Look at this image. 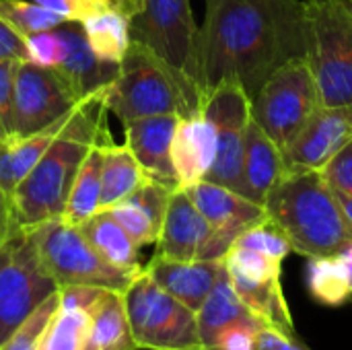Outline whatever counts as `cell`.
<instances>
[{
	"instance_id": "8",
	"label": "cell",
	"mask_w": 352,
	"mask_h": 350,
	"mask_svg": "<svg viewBox=\"0 0 352 350\" xmlns=\"http://www.w3.org/2000/svg\"><path fill=\"white\" fill-rule=\"evenodd\" d=\"M54 293L31 229L14 225L0 241V347Z\"/></svg>"
},
{
	"instance_id": "36",
	"label": "cell",
	"mask_w": 352,
	"mask_h": 350,
	"mask_svg": "<svg viewBox=\"0 0 352 350\" xmlns=\"http://www.w3.org/2000/svg\"><path fill=\"white\" fill-rule=\"evenodd\" d=\"M258 326L231 324L217 336L210 350H258Z\"/></svg>"
},
{
	"instance_id": "42",
	"label": "cell",
	"mask_w": 352,
	"mask_h": 350,
	"mask_svg": "<svg viewBox=\"0 0 352 350\" xmlns=\"http://www.w3.org/2000/svg\"><path fill=\"white\" fill-rule=\"evenodd\" d=\"M105 4H107L109 8H113V10L122 12L124 17L134 19V17L142 10L144 0H105Z\"/></svg>"
},
{
	"instance_id": "14",
	"label": "cell",
	"mask_w": 352,
	"mask_h": 350,
	"mask_svg": "<svg viewBox=\"0 0 352 350\" xmlns=\"http://www.w3.org/2000/svg\"><path fill=\"white\" fill-rule=\"evenodd\" d=\"M212 239V227L198 210L186 190H175L169 198L167 212L157 239V256L169 260H202Z\"/></svg>"
},
{
	"instance_id": "11",
	"label": "cell",
	"mask_w": 352,
	"mask_h": 350,
	"mask_svg": "<svg viewBox=\"0 0 352 350\" xmlns=\"http://www.w3.org/2000/svg\"><path fill=\"white\" fill-rule=\"evenodd\" d=\"M82 101L56 68L21 60L14 76L12 136L25 138L72 113Z\"/></svg>"
},
{
	"instance_id": "10",
	"label": "cell",
	"mask_w": 352,
	"mask_h": 350,
	"mask_svg": "<svg viewBox=\"0 0 352 350\" xmlns=\"http://www.w3.org/2000/svg\"><path fill=\"white\" fill-rule=\"evenodd\" d=\"M320 105V89L307 58H295L260 87L252 99V118L285 151Z\"/></svg>"
},
{
	"instance_id": "20",
	"label": "cell",
	"mask_w": 352,
	"mask_h": 350,
	"mask_svg": "<svg viewBox=\"0 0 352 350\" xmlns=\"http://www.w3.org/2000/svg\"><path fill=\"white\" fill-rule=\"evenodd\" d=\"M283 173H285L283 151L252 118V122L245 128V159H243L245 192L243 196L264 206L266 196L276 186Z\"/></svg>"
},
{
	"instance_id": "40",
	"label": "cell",
	"mask_w": 352,
	"mask_h": 350,
	"mask_svg": "<svg viewBox=\"0 0 352 350\" xmlns=\"http://www.w3.org/2000/svg\"><path fill=\"white\" fill-rule=\"evenodd\" d=\"M0 190L4 192V196L8 200L12 198V194L16 190V177H14V171H12L6 140H0Z\"/></svg>"
},
{
	"instance_id": "27",
	"label": "cell",
	"mask_w": 352,
	"mask_h": 350,
	"mask_svg": "<svg viewBox=\"0 0 352 350\" xmlns=\"http://www.w3.org/2000/svg\"><path fill=\"white\" fill-rule=\"evenodd\" d=\"M309 295L326 307H342L352 301V278L340 256L309 258L307 264Z\"/></svg>"
},
{
	"instance_id": "4",
	"label": "cell",
	"mask_w": 352,
	"mask_h": 350,
	"mask_svg": "<svg viewBox=\"0 0 352 350\" xmlns=\"http://www.w3.org/2000/svg\"><path fill=\"white\" fill-rule=\"evenodd\" d=\"M204 93L182 72L138 41L120 62L118 76L103 93V105L124 126L151 116L190 118L202 113Z\"/></svg>"
},
{
	"instance_id": "16",
	"label": "cell",
	"mask_w": 352,
	"mask_h": 350,
	"mask_svg": "<svg viewBox=\"0 0 352 350\" xmlns=\"http://www.w3.org/2000/svg\"><path fill=\"white\" fill-rule=\"evenodd\" d=\"M179 116H151L124 126L126 144L148 175V179L177 190V177L171 161V142Z\"/></svg>"
},
{
	"instance_id": "35",
	"label": "cell",
	"mask_w": 352,
	"mask_h": 350,
	"mask_svg": "<svg viewBox=\"0 0 352 350\" xmlns=\"http://www.w3.org/2000/svg\"><path fill=\"white\" fill-rule=\"evenodd\" d=\"M31 2H37L43 8L60 14L64 21H76V23H82L87 17L109 8L105 0H31Z\"/></svg>"
},
{
	"instance_id": "41",
	"label": "cell",
	"mask_w": 352,
	"mask_h": 350,
	"mask_svg": "<svg viewBox=\"0 0 352 350\" xmlns=\"http://www.w3.org/2000/svg\"><path fill=\"white\" fill-rule=\"evenodd\" d=\"M14 219H12V206L10 200L4 196V192L0 190V241L8 235V231L14 227Z\"/></svg>"
},
{
	"instance_id": "34",
	"label": "cell",
	"mask_w": 352,
	"mask_h": 350,
	"mask_svg": "<svg viewBox=\"0 0 352 350\" xmlns=\"http://www.w3.org/2000/svg\"><path fill=\"white\" fill-rule=\"evenodd\" d=\"M19 60H0V140L12 136V99Z\"/></svg>"
},
{
	"instance_id": "29",
	"label": "cell",
	"mask_w": 352,
	"mask_h": 350,
	"mask_svg": "<svg viewBox=\"0 0 352 350\" xmlns=\"http://www.w3.org/2000/svg\"><path fill=\"white\" fill-rule=\"evenodd\" d=\"M0 19L6 21L12 29H16L23 37L66 23L60 14L31 0H0Z\"/></svg>"
},
{
	"instance_id": "9",
	"label": "cell",
	"mask_w": 352,
	"mask_h": 350,
	"mask_svg": "<svg viewBox=\"0 0 352 350\" xmlns=\"http://www.w3.org/2000/svg\"><path fill=\"white\" fill-rule=\"evenodd\" d=\"M130 39L155 52L206 93L202 37L190 0H144L142 10L130 19Z\"/></svg>"
},
{
	"instance_id": "26",
	"label": "cell",
	"mask_w": 352,
	"mask_h": 350,
	"mask_svg": "<svg viewBox=\"0 0 352 350\" xmlns=\"http://www.w3.org/2000/svg\"><path fill=\"white\" fill-rule=\"evenodd\" d=\"M91 50L105 62L120 64L130 47V19L113 8L99 10L82 23Z\"/></svg>"
},
{
	"instance_id": "19",
	"label": "cell",
	"mask_w": 352,
	"mask_h": 350,
	"mask_svg": "<svg viewBox=\"0 0 352 350\" xmlns=\"http://www.w3.org/2000/svg\"><path fill=\"white\" fill-rule=\"evenodd\" d=\"M107 289L62 287L58 289V309L50 320L39 350H82L89 320L95 303Z\"/></svg>"
},
{
	"instance_id": "25",
	"label": "cell",
	"mask_w": 352,
	"mask_h": 350,
	"mask_svg": "<svg viewBox=\"0 0 352 350\" xmlns=\"http://www.w3.org/2000/svg\"><path fill=\"white\" fill-rule=\"evenodd\" d=\"M113 138L99 140L87 153L74 184L68 194L66 210L62 221L74 227H80L87 219L99 212L101 206V167H103V144L111 142Z\"/></svg>"
},
{
	"instance_id": "39",
	"label": "cell",
	"mask_w": 352,
	"mask_h": 350,
	"mask_svg": "<svg viewBox=\"0 0 352 350\" xmlns=\"http://www.w3.org/2000/svg\"><path fill=\"white\" fill-rule=\"evenodd\" d=\"M0 60H27L25 37L0 19Z\"/></svg>"
},
{
	"instance_id": "6",
	"label": "cell",
	"mask_w": 352,
	"mask_h": 350,
	"mask_svg": "<svg viewBox=\"0 0 352 350\" xmlns=\"http://www.w3.org/2000/svg\"><path fill=\"white\" fill-rule=\"evenodd\" d=\"M41 264L52 281L62 287H93L124 293L142 272L109 264L74 225L62 219L31 227Z\"/></svg>"
},
{
	"instance_id": "3",
	"label": "cell",
	"mask_w": 352,
	"mask_h": 350,
	"mask_svg": "<svg viewBox=\"0 0 352 350\" xmlns=\"http://www.w3.org/2000/svg\"><path fill=\"white\" fill-rule=\"evenodd\" d=\"M264 208L299 256H338L352 241V225L332 186L318 169L285 167V173L266 196Z\"/></svg>"
},
{
	"instance_id": "13",
	"label": "cell",
	"mask_w": 352,
	"mask_h": 350,
	"mask_svg": "<svg viewBox=\"0 0 352 350\" xmlns=\"http://www.w3.org/2000/svg\"><path fill=\"white\" fill-rule=\"evenodd\" d=\"M352 140V105H320L283 151L287 169L322 171Z\"/></svg>"
},
{
	"instance_id": "37",
	"label": "cell",
	"mask_w": 352,
	"mask_h": 350,
	"mask_svg": "<svg viewBox=\"0 0 352 350\" xmlns=\"http://www.w3.org/2000/svg\"><path fill=\"white\" fill-rule=\"evenodd\" d=\"M322 173L332 188L352 196V140L336 153V157H332Z\"/></svg>"
},
{
	"instance_id": "33",
	"label": "cell",
	"mask_w": 352,
	"mask_h": 350,
	"mask_svg": "<svg viewBox=\"0 0 352 350\" xmlns=\"http://www.w3.org/2000/svg\"><path fill=\"white\" fill-rule=\"evenodd\" d=\"M25 45L27 60L43 68H58L68 54V43L60 31V25L25 37Z\"/></svg>"
},
{
	"instance_id": "38",
	"label": "cell",
	"mask_w": 352,
	"mask_h": 350,
	"mask_svg": "<svg viewBox=\"0 0 352 350\" xmlns=\"http://www.w3.org/2000/svg\"><path fill=\"white\" fill-rule=\"evenodd\" d=\"M258 350H311L299 336L283 334L270 328H260L258 332Z\"/></svg>"
},
{
	"instance_id": "17",
	"label": "cell",
	"mask_w": 352,
	"mask_h": 350,
	"mask_svg": "<svg viewBox=\"0 0 352 350\" xmlns=\"http://www.w3.org/2000/svg\"><path fill=\"white\" fill-rule=\"evenodd\" d=\"M144 270L163 291L198 311L221 278L225 264L223 260H169L155 254Z\"/></svg>"
},
{
	"instance_id": "45",
	"label": "cell",
	"mask_w": 352,
	"mask_h": 350,
	"mask_svg": "<svg viewBox=\"0 0 352 350\" xmlns=\"http://www.w3.org/2000/svg\"><path fill=\"white\" fill-rule=\"evenodd\" d=\"M351 303H352V301H351Z\"/></svg>"
},
{
	"instance_id": "31",
	"label": "cell",
	"mask_w": 352,
	"mask_h": 350,
	"mask_svg": "<svg viewBox=\"0 0 352 350\" xmlns=\"http://www.w3.org/2000/svg\"><path fill=\"white\" fill-rule=\"evenodd\" d=\"M124 229L126 233L136 241L138 248L144 245H153L159 239L161 229L153 223V219L130 198H126L124 202H118L109 208H105Z\"/></svg>"
},
{
	"instance_id": "2",
	"label": "cell",
	"mask_w": 352,
	"mask_h": 350,
	"mask_svg": "<svg viewBox=\"0 0 352 350\" xmlns=\"http://www.w3.org/2000/svg\"><path fill=\"white\" fill-rule=\"evenodd\" d=\"M103 97L82 101L37 165L16 186L10 206L12 219L21 227H37L64 217L74 177L99 140L111 138Z\"/></svg>"
},
{
	"instance_id": "44",
	"label": "cell",
	"mask_w": 352,
	"mask_h": 350,
	"mask_svg": "<svg viewBox=\"0 0 352 350\" xmlns=\"http://www.w3.org/2000/svg\"><path fill=\"white\" fill-rule=\"evenodd\" d=\"M338 256H340L342 260H349V262H352V241H349V243L344 245V250H342Z\"/></svg>"
},
{
	"instance_id": "12",
	"label": "cell",
	"mask_w": 352,
	"mask_h": 350,
	"mask_svg": "<svg viewBox=\"0 0 352 350\" xmlns=\"http://www.w3.org/2000/svg\"><path fill=\"white\" fill-rule=\"evenodd\" d=\"M186 192L212 227V239L202 260H223L241 233L268 219L264 206L210 182H200Z\"/></svg>"
},
{
	"instance_id": "5",
	"label": "cell",
	"mask_w": 352,
	"mask_h": 350,
	"mask_svg": "<svg viewBox=\"0 0 352 350\" xmlns=\"http://www.w3.org/2000/svg\"><path fill=\"white\" fill-rule=\"evenodd\" d=\"M305 19L322 105H352V0H305Z\"/></svg>"
},
{
	"instance_id": "32",
	"label": "cell",
	"mask_w": 352,
	"mask_h": 350,
	"mask_svg": "<svg viewBox=\"0 0 352 350\" xmlns=\"http://www.w3.org/2000/svg\"><path fill=\"white\" fill-rule=\"evenodd\" d=\"M233 245H241V248H250V250H256L272 260H278L283 262L291 252V241L287 239V235L270 221L266 219L264 223L248 229L245 233H241L237 237V241Z\"/></svg>"
},
{
	"instance_id": "24",
	"label": "cell",
	"mask_w": 352,
	"mask_h": 350,
	"mask_svg": "<svg viewBox=\"0 0 352 350\" xmlns=\"http://www.w3.org/2000/svg\"><path fill=\"white\" fill-rule=\"evenodd\" d=\"M78 229L109 264L132 272H140L144 268L140 264V248L107 210L95 212Z\"/></svg>"
},
{
	"instance_id": "18",
	"label": "cell",
	"mask_w": 352,
	"mask_h": 350,
	"mask_svg": "<svg viewBox=\"0 0 352 350\" xmlns=\"http://www.w3.org/2000/svg\"><path fill=\"white\" fill-rule=\"evenodd\" d=\"M217 155V128L202 113L179 118L173 142L171 161L179 190H188L204 182Z\"/></svg>"
},
{
	"instance_id": "1",
	"label": "cell",
	"mask_w": 352,
	"mask_h": 350,
	"mask_svg": "<svg viewBox=\"0 0 352 350\" xmlns=\"http://www.w3.org/2000/svg\"><path fill=\"white\" fill-rule=\"evenodd\" d=\"M200 37L206 91L235 76L254 99L276 68L307 58L305 0H206Z\"/></svg>"
},
{
	"instance_id": "43",
	"label": "cell",
	"mask_w": 352,
	"mask_h": 350,
	"mask_svg": "<svg viewBox=\"0 0 352 350\" xmlns=\"http://www.w3.org/2000/svg\"><path fill=\"white\" fill-rule=\"evenodd\" d=\"M332 190H334V196H336V200H338V204H340V208H342L346 221L352 225V196L351 194H346V192L336 190V188H332Z\"/></svg>"
},
{
	"instance_id": "7",
	"label": "cell",
	"mask_w": 352,
	"mask_h": 350,
	"mask_svg": "<svg viewBox=\"0 0 352 350\" xmlns=\"http://www.w3.org/2000/svg\"><path fill=\"white\" fill-rule=\"evenodd\" d=\"M124 305L138 350H204L196 311L163 291L144 268L124 291Z\"/></svg>"
},
{
	"instance_id": "28",
	"label": "cell",
	"mask_w": 352,
	"mask_h": 350,
	"mask_svg": "<svg viewBox=\"0 0 352 350\" xmlns=\"http://www.w3.org/2000/svg\"><path fill=\"white\" fill-rule=\"evenodd\" d=\"M243 159H245V130H235V128L217 130V155L204 182L229 188L243 196L245 192Z\"/></svg>"
},
{
	"instance_id": "23",
	"label": "cell",
	"mask_w": 352,
	"mask_h": 350,
	"mask_svg": "<svg viewBox=\"0 0 352 350\" xmlns=\"http://www.w3.org/2000/svg\"><path fill=\"white\" fill-rule=\"evenodd\" d=\"M148 175L128 149V144H116L113 140L103 144V167H101V206L105 210L118 202L130 198Z\"/></svg>"
},
{
	"instance_id": "22",
	"label": "cell",
	"mask_w": 352,
	"mask_h": 350,
	"mask_svg": "<svg viewBox=\"0 0 352 350\" xmlns=\"http://www.w3.org/2000/svg\"><path fill=\"white\" fill-rule=\"evenodd\" d=\"M82 350H138L124 305V293L103 291L89 320Z\"/></svg>"
},
{
	"instance_id": "30",
	"label": "cell",
	"mask_w": 352,
	"mask_h": 350,
	"mask_svg": "<svg viewBox=\"0 0 352 350\" xmlns=\"http://www.w3.org/2000/svg\"><path fill=\"white\" fill-rule=\"evenodd\" d=\"M60 297L58 293H54L45 303H41L12 334L10 338L0 347V350H39L41 344V336L50 324V320L54 318L56 309H58Z\"/></svg>"
},
{
	"instance_id": "15",
	"label": "cell",
	"mask_w": 352,
	"mask_h": 350,
	"mask_svg": "<svg viewBox=\"0 0 352 350\" xmlns=\"http://www.w3.org/2000/svg\"><path fill=\"white\" fill-rule=\"evenodd\" d=\"M60 31L68 43V54L56 70L64 76L80 101L103 97L105 89L118 76L120 64L105 62L91 50L80 23L66 21L60 25Z\"/></svg>"
},
{
	"instance_id": "21",
	"label": "cell",
	"mask_w": 352,
	"mask_h": 350,
	"mask_svg": "<svg viewBox=\"0 0 352 350\" xmlns=\"http://www.w3.org/2000/svg\"><path fill=\"white\" fill-rule=\"evenodd\" d=\"M196 322H198L200 342L204 350L212 349L221 330H225L231 324H252L264 328L262 322L248 309V305L235 293L227 268L223 270L221 278L217 281L214 289L210 291L202 307L196 311Z\"/></svg>"
}]
</instances>
